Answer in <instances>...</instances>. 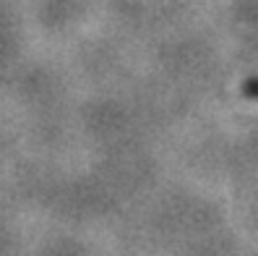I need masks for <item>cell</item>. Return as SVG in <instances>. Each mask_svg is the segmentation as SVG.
I'll return each instance as SVG.
<instances>
[{"instance_id": "cell-1", "label": "cell", "mask_w": 258, "mask_h": 256, "mask_svg": "<svg viewBox=\"0 0 258 256\" xmlns=\"http://www.w3.org/2000/svg\"><path fill=\"white\" fill-rule=\"evenodd\" d=\"M242 94L258 99V81H245V84H242Z\"/></svg>"}]
</instances>
